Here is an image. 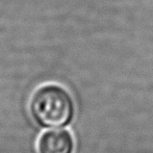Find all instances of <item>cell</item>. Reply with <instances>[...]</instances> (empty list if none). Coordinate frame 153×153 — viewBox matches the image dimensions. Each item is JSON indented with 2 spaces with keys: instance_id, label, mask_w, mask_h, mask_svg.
Masks as SVG:
<instances>
[{
  "instance_id": "6da1fadb",
  "label": "cell",
  "mask_w": 153,
  "mask_h": 153,
  "mask_svg": "<svg viewBox=\"0 0 153 153\" xmlns=\"http://www.w3.org/2000/svg\"><path fill=\"white\" fill-rule=\"evenodd\" d=\"M29 111L36 124L45 128L67 126L75 114L70 93L59 85L49 83L36 89L29 101Z\"/></svg>"
},
{
  "instance_id": "7a4b0ae2",
  "label": "cell",
  "mask_w": 153,
  "mask_h": 153,
  "mask_svg": "<svg viewBox=\"0 0 153 153\" xmlns=\"http://www.w3.org/2000/svg\"><path fill=\"white\" fill-rule=\"evenodd\" d=\"M39 153H73L74 140L67 129L47 130L36 142Z\"/></svg>"
}]
</instances>
